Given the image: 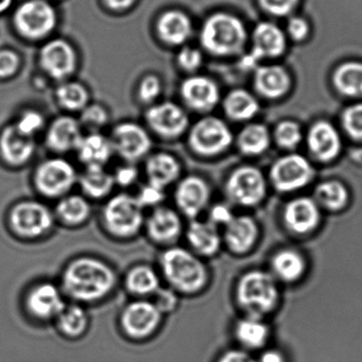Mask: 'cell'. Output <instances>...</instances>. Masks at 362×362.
I'll list each match as a JSON object with an SVG mask.
<instances>
[{
    "mask_svg": "<svg viewBox=\"0 0 362 362\" xmlns=\"http://www.w3.org/2000/svg\"><path fill=\"white\" fill-rule=\"evenodd\" d=\"M342 124L351 139L362 141V103L351 105L343 112Z\"/></svg>",
    "mask_w": 362,
    "mask_h": 362,
    "instance_id": "7bdbcfd3",
    "label": "cell"
},
{
    "mask_svg": "<svg viewBox=\"0 0 362 362\" xmlns=\"http://www.w3.org/2000/svg\"><path fill=\"white\" fill-rule=\"evenodd\" d=\"M313 168L310 163L298 154L283 156L273 164L271 182L279 192H288L306 186L313 180Z\"/></svg>",
    "mask_w": 362,
    "mask_h": 362,
    "instance_id": "5bb4252c",
    "label": "cell"
},
{
    "mask_svg": "<svg viewBox=\"0 0 362 362\" xmlns=\"http://www.w3.org/2000/svg\"><path fill=\"white\" fill-rule=\"evenodd\" d=\"M235 334L239 342L247 349H259L268 340L269 328L258 317H247L237 323Z\"/></svg>",
    "mask_w": 362,
    "mask_h": 362,
    "instance_id": "d590c367",
    "label": "cell"
},
{
    "mask_svg": "<svg viewBox=\"0 0 362 362\" xmlns=\"http://www.w3.org/2000/svg\"><path fill=\"white\" fill-rule=\"evenodd\" d=\"M16 126L21 132L28 135V136L33 137L37 131L43 128L44 119L41 114L37 113V112H25V113L21 116L20 120H18Z\"/></svg>",
    "mask_w": 362,
    "mask_h": 362,
    "instance_id": "bcb514c9",
    "label": "cell"
},
{
    "mask_svg": "<svg viewBox=\"0 0 362 362\" xmlns=\"http://www.w3.org/2000/svg\"><path fill=\"white\" fill-rule=\"evenodd\" d=\"M147 122L152 130L165 139H175L185 132L188 117L185 112L175 103L154 105L148 111Z\"/></svg>",
    "mask_w": 362,
    "mask_h": 362,
    "instance_id": "ac0fdd59",
    "label": "cell"
},
{
    "mask_svg": "<svg viewBox=\"0 0 362 362\" xmlns=\"http://www.w3.org/2000/svg\"><path fill=\"white\" fill-rule=\"evenodd\" d=\"M57 14L45 0H28L16 10L14 24L27 39L37 40L49 35L56 27Z\"/></svg>",
    "mask_w": 362,
    "mask_h": 362,
    "instance_id": "30bf717a",
    "label": "cell"
},
{
    "mask_svg": "<svg viewBox=\"0 0 362 362\" xmlns=\"http://www.w3.org/2000/svg\"><path fill=\"white\" fill-rule=\"evenodd\" d=\"M164 315L148 298H134L119 315L122 334L132 341L141 342L153 337L162 325Z\"/></svg>",
    "mask_w": 362,
    "mask_h": 362,
    "instance_id": "ba28073f",
    "label": "cell"
},
{
    "mask_svg": "<svg viewBox=\"0 0 362 362\" xmlns=\"http://www.w3.org/2000/svg\"><path fill=\"white\" fill-rule=\"evenodd\" d=\"M177 62L185 71H196L202 63V54L196 48L185 47L180 52Z\"/></svg>",
    "mask_w": 362,
    "mask_h": 362,
    "instance_id": "f907efd6",
    "label": "cell"
},
{
    "mask_svg": "<svg viewBox=\"0 0 362 362\" xmlns=\"http://www.w3.org/2000/svg\"><path fill=\"white\" fill-rule=\"evenodd\" d=\"M78 180L79 175L74 165L61 158L43 160L37 165L33 177L37 194L58 200L71 194Z\"/></svg>",
    "mask_w": 362,
    "mask_h": 362,
    "instance_id": "52a82bcc",
    "label": "cell"
},
{
    "mask_svg": "<svg viewBox=\"0 0 362 362\" xmlns=\"http://www.w3.org/2000/svg\"><path fill=\"white\" fill-rule=\"evenodd\" d=\"M107 122V112L99 105H90V107H86L83 113H82V122L88 128L99 129L105 126Z\"/></svg>",
    "mask_w": 362,
    "mask_h": 362,
    "instance_id": "681fc988",
    "label": "cell"
},
{
    "mask_svg": "<svg viewBox=\"0 0 362 362\" xmlns=\"http://www.w3.org/2000/svg\"><path fill=\"white\" fill-rule=\"evenodd\" d=\"M79 122L71 117H60L54 120L48 130L46 144L57 153L77 150L82 139Z\"/></svg>",
    "mask_w": 362,
    "mask_h": 362,
    "instance_id": "4316f807",
    "label": "cell"
},
{
    "mask_svg": "<svg viewBox=\"0 0 362 362\" xmlns=\"http://www.w3.org/2000/svg\"><path fill=\"white\" fill-rule=\"evenodd\" d=\"M182 97L196 111H209L219 101V90L215 82L206 77L188 78L182 83Z\"/></svg>",
    "mask_w": 362,
    "mask_h": 362,
    "instance_id": "d4e9b609",
    "label": "cell"
},
{
    "mask_svg": "<svg viewBox=\"0 0 362 362\" xmlns=\"http://www.w3.org/2000/svg\"><path fill=\"white\" fill-rule=\"evenodd\" d=\"M332 82L336 90L344 96H362V63H343L334 71Z\"/></svg>",
    "mask_w": 362,
    "mask_h": 362,
    "instance_id": "e575fe53",
    "label": "cell"
},
{
    "mask_svg": "<svg viewBox=\"0 0 362 362\" xmlns=\"http://www.w3.org/2000/svg\"><path fill=\"white\" fill-rule=\"evenodd\" d=\"M40 62L50 77L64 79L75 71V50L64 40H54L42 48Z\"/></svg>",
    "mask_w": 362,
    "mask_h": 362,
    "instance_id": "d6986e66",
    "label": "cell"
},
{
    "mask_svg": "<svg viewBox=\"0 0 362 362\" xmlns=\"http://www.w3.org/2000/svg\"><path fill=\"white\" fill-rule=\"evenodd\" d=\"M218 362H256L245 351H230L221 356Z\"/></svg>",
    "mask_w": 362,
    "mask_h": 362,
    "instance_id": "9f6ffc18",
    "label": "cell"
},
{
    "mask_svg": "<svg viewBox=\"0 0 362 362\" xmlns=\"http://www.w3.org/2000/svg\"><path fill=\"white\" fill-rule=\"evenodd\" d=\"M145 209L136 197L127 192L110 197L101 211V223L105 232L119 240L136 237L145 226Z\"/></svg>",
    "mask_w": 362,
    "mask_h": 362,
    "instance_id": "3957f363",
    "label": "cell"
},
{
    "mask_svg": "<svg viewBox=\"0 0 362 362\" xmlns=\"http://www.w3.org/2000/svg\"><path fill=\"white\" fill-rule=\"evenodd\" d=\"M111 143L114 152L131 164L143 160L151 149V139L145 129L131 122L119 124L113 131Z\"/></svg>",
    "mask_w": 362,
    "mask_h": 362,
    "instance_id": "2e32d148",
    "label": "cell"
},
{
    "mask_svg": "<svg viewBox=\"0 0 362 362\" xmlns=\"http://www.w3.org/2000/svg\"><path fill=\"white\" fill-rule=\"evenodd\" d=\"M188 141L194 153L209 158L226 151L232 144L233 134L221 119L205 117L194 124Z\"/></svg>",
    "mask_w": 362,
    "mask_h": 362,
    "instance_id": "9c48e42d",
    "label": "cell"
},
{
    "mask_svg": "<svg viewBox=\"0 0 362 362\" xmlns=\"http://www.w3.org/2000/svg\"><path fill=\"white\" fill-rule=\"evenodd\" d=\"M9 226L12 233L23 240H37L47 236L54 224V211L37 200H23L10 209Z\"/></svg>",
    "mask_w": 362,
    "mask_h": 362,
    "instance_id": "8992f818",
    "label": "cell"
},
{
    "mask_svg": "<svg viewBox=\"0 0 362 362\" xmlns=\"http://www.w3.org/2000/svg\"><path fill=\"white\" fill-rule=\"evenodd\" d=\"M135 0H105V4L113 10H124L134 4Z\"/></svg>",
    "mask_w": 362,
    "mask_h": 362,
    "instance_id": "680465c9",
    "label": "cell"
},
{
    "mask_svg": "<svg viewBox=\"0 0 362 362\" xmlns=\"http://www.w3.org/2000/svg\"><path fill=\"white\" fill-rule=\"evenodd\" d=\"M224 111L235 120H247L257 114L259 105L247 90H235L224 100Z\"/></svg>",
    "mask_w": 362,
    "mask_h": 362,
    "instance_id": "8d00e7d4",
    "label": "cell"
},
{
    "mask_svg": "<svg viewBox=\"0 0 362 362\" xmlns=\"http://www.w3.org/2000/svg\"><path fill=\"white\" fill-rule=\"evenodd\" d=\"M57 98L65 109L78 111L84 109L88 105V94L81 84L69 82L58 88Z\"/></svg>",
    "mask_w": 362,
    "mask_h": 362,
    "instance_id": "60d3db41",
    "label": "cell"
},
{
    "mask_svg": "<svg viewBox=\"0 0 362 362\" xmlns=\"http://www.w3.org/2000/svg\"><path fill=\"white\" fill-rule=\"evenodd\" d=\"M180 296H181L179 293L167 286L166 288L160 287L158 289V291L154 294L152 302L156 304L163 315H170L179 307Z\"/></svg>",
    "mask_w": 362,
    "mask_h": 362,
    "instance_id": "f6af8a7d",
    "label": "cell"
},
{
    "mask_svg": "<svg viewBox=\"0 0 362 362\" xmlns=\"http://www.w3.org/2000/svg\"><path fill=\"white\" fill-rule=\"evenodd\" d=\"M247 31L236 16L217 13L207 18L201 30L203 47L216 56H233L241 52Z\"/></svg>",
    "mask_w": 362,
    "mask_h": 362,
    "instance_id": "277c9868",
    "label": "cell"
},
{
    "mask_svg": "<svg viewBox=\"0 0 362 362\" xmlns=\"http://www.w3.org/2000/svg\"><path fill=\"white\" fill-rule=\"evenodd\" d=\"M35 151L33 137L21 132L16 124L7 127L0 135V154L10 166L21 167L27 164Z\"/></svg>",
    "mask_w": 362,
    "mask_h": 362,
    "instance_id": "ffe728a7",
    "label": "cell"
},
{
    "mask_svg": "<svg viewBox=\"0 0 362 362\" xmlns=\"http://www.w3.org/2000/svg\"><path fill=\"white\" fill-rule=\"evenodd\" d=\"M144 228L152 243L166 247L175 245L184 234L181 214L165 205L152 209L146 217Z\"/></svg>",
    "mask_w": 362,
    "mask_h": 362,
    "instance_id": "9a60e30c",
    "label": "cell"
},
{
    "mask_svg": "<svg viewBox=\"0 0 362 362\" xmlns=\"http://www.w3.org/2000/svg\"><path fill=\"white\" fill-rule=\"evenodd\" d=\"M288 33L294 41H304L309 33V25L304 18H291L288 22Z\"/></svg>",
    "mask_w": 362,
    "mask_h": 362,
    "instance_id": "11a10c76",
    "label": "cell"
},
{
    "mask_svg": "<svg viewBox=\"0 0 362 362\" xmlns=\"http://www.w3.org/2000/svg\"><path fill=\"white\" fill-rule=\"evenodd\" d=\"M11 4L12 0H0V13H3L6 10L9 9Z\"/></svg>",
    "mask_w": 362,
    "mask_h": 362,
    "instance_id": "91938a15",
    "label": "cell"
},
{
    "mask_svg": "<svg viewBox=\"0 0 362 362\" xmlns=\"http://www.w3.org/2000/svg\"><path fill=\"white\" fill-rule=\"evenodd\" d=\"M160 82L156 76H148L139 86V98L144 103H151L160 95Z\"/></svg>",
    "mask_w": 362,
    "mask_h": 362,
    "instance_id": "f5cc1de1",
    "label": "cell"
},
{
    "mask_svg": "<svg viewBox=\"0 0 362 362\" xmlns=\"http://www.w3.org/2000/svg\"><path fill=\"white\" fill-rule=\"evenodd\" d=\"M114 181L116 185L122 187H130L136 183L139 177V171L134 165L131 163H127L126 165L118 167L115 173H113Z\"/></svg>",
    "mask_w": 362,
    "mask_h": 362,
    "instance_id": "c3c4849f",
    "label": "cell"
},
{
    "mask_svg": "<svg viewBox=\"0 0 362 362\" xmlns=\"http://www.w3.org/2000/svg\"><path fill=\"white\" fill-rule=\"evenodd\" d=\"M266 190L264 175L251 166L236 169L226 184L228 199L241 206L258 204L264 199Z\"/></svg>",
    "mask_w": 362,
    "mask_h": 362,
    "instance_id": "7c38bea8",
    "label": "cell"
},
{
    "mask_svg": "<svg viewBox=\"0 0 362 362\" xmlns=\"http://www.w3.org/2000/svg\"><path fill=\"white\" fill-rule=\"evenodd\" d=\"M54 321L60 334L71 340L83 337L90 327V315L86 309L78 303L66 304Z\"/></svg>",
    "mask_w": 362,
    "mask_h": 362,
    "instance_id": "d6a6232c",
    "label": "cell"
},
{
    "mask_svg": "<svg viewBox=\"0 0 362 362\" xmlns=\"http://www.w3.org/2000/svg\"><path fill=\"white\" fill-rule=\"evenodd\" d=\"M236 298L249 317H264L276 307L279 290L274 279L264 271H251L237 285Z\"/></svg>",
    "mask_w": 362,
    "mask_h": 362,
    "instance_id": "5b68a950",
    "label": "cell"
},
{
    "mask_svg": "<svg viewBox=\"0 0 362 362\" xmlns=\"http://www.w3.org/2000/svg\"><path fill=\"white\" fill-rule=\"evenodd\" d=\"M254 86L262 96L269 99L281 98L290 88V77L281 66H262L256 69Z\"/></svg>",
    "mask_w": 362,
    "mask_h": 362,
    "instance_id": "f546056e",
    "label": "cell"
},
{
    "mask_svg": "<svg viewBox=\"0 0 362 362\" xmlns=\"http://www.w3.org/2000/svg\"><path fill=\"white\" fill-rule=\"evenodd\" d=\"M270 146V135L266 127L253 124L245 127L238 136V147L247 156H258Z\"/></svg>",
    "mask_w": 362,
    "mask_h": 362,
    "instance_id": "f35d334b",
    "label": "cell"
},
{
    "mask_svg": "<svg viewBox=\"0 0 362 362\" xmlns=\"http://www.w3.org/2000/svg\"><path fill=\"white\" fill-rule=\"evenodd\" d=\"M65 298L60 285L52 281H41L27 291L25 308L37 321H54L66 306Z\"/></svg>",
    "mask_w": 362,
    "mask_h": 362,
    "instance_id": "8fae6325",
    "label": "cell"
},
{
    "mask_svg": "<svg viewBox=\"0 0 362 362\" xmlns=\"http://www.w3.org/2000/svg\"><path fill=\"white\" fill-rule=\"evenodd\" d=\"M260 7L267 13L275 16H286L291 13L300 0H258Z\"/></svg>",
    "mask_w": 362,
    "mask_h": 362,
    "instance_id": "7dc6e473",
    "label": "cell"
},
{
    "mask_svg": "<svg viewBox=\"0 0 362 362\" xmlns=\"http://www.w3.org/2000/svg\"><path fill=\"white\" fill-rule=\"evenodd\" d=\"M307 145L313 156L321 162H330L341 151L340 135L329 122H315L308 132Z\"/></svg>",
    "mask_w": 362,
    "mask_h": 362,
    "instance_id": "7402d4cb",
    "label": "cell"
},
{
    "mask_svg": "<svg viewBox=\"0 0 362 362\" xmlns=\"http://www.w3.org/2000/svg\"><path fill=\"white\" fill-rule=\"evenodd\" d=\"M258 236V228L255 221L247 216L234 217L226 226L224 241L228 249L236 254L249 251Z\"/></svg>",
    "mask_w": 362,
    "mask_h": 362,
    "instance_id": "f1b7e54d",
    "label": "cell"
},
{
    "mask_svg": "<svg viewBox=\"0 0 362 362\" xmlns=\"http://www.w3.org/2000/svg\"><path fill=\"white\" fill-rule=\"evenodd\" d=\"M111 264L95 256H79L63 269L60 287L65 298L78 304H94L109 298L117 285Z\"/></svg>",
    "mask_w": 362,
    "mask_h": 362,
    "instance_id": "6da1fadb",
    "label": "cell"
},
{
    "mask_svg": "<svg viewBox=\"0 0 362 362\" xmlns=\"http://www.w3.org/2000/svg\"><path fill=\"white\" fill-rule=\"evenodd\" d=\"M160 277V273L150 264H135L124 275V288L133 298H148L162 287Z\"/></svg>",
    "mask_w": 362,
    "mask_h": 362,
    "instance_id": "484cf974",
    "label": "cell"
},
{
    "mask_svg": "<svg viewBox=\"0 0 362 362\" xmlns=\"http://www.w3.org/2000/svg\"><path fill=\"white\" fill-rule=\"evenodd\" d=\"M185 237L189 250L201 258L215 255L221 247V236L218 228L209 220H192L185 230Z\"/></svg>",
    "mask_w": 362,
    "mask_h": 362,
    "instance_id": "cb8c5ba5",
    "label": "cell"
},
{
    "mask_svg": "<svg viewBox=\"0 0 362 362\" xmlns=\"http://www.w3.org/2000/svg\"><path fill=\"white\" fill-rule=\"evenodd\" d=\"M145 173L147 183L166 190L181 180L182 165L173 154L158 152L146 160Z\"/></svg>",
    "mask_w": 362,
    "mask_h": 362,
    "instance_id": "44dd1931",
    "label": "cell"
},
{
    "mask_svg": "<svg viewBox=\"0 0 362 362\" xmlns=\"http://www.w3.org/2000/svg\"><path fill=\"white\" fill-rule=\"evenodd\" d=\"M275 141L284 149H293L302 141V131L296 122L285 120L275 129Z\"/></svg>",
    "mask_w": 362,
    "mask_h": 362,
    "instance_id": "b9f144b4",
    "label": "cell"
},
{
    "mask_svg": "<svg viewBox=\"0 0 362 362\" xmlns=\"http://www.w3.org/2000/svg\"><path fill=\"white\" fill-rule=\"evenodd\" d=\"M78 183L81 186L83 196L93 200L107 198L115 187L113 173L105 170V167H86L80 175Z\"/></svg>",
    "mask_w": 362,
    "mask_h": 362,
    "instance_id": "1f68e13d",
    "label": "cell"
},
{
    "mask_svg": "<svg viewBox=\"0 0 362 362\" xmlns=\"http://www.w3.org/2000/svg\"><path fill=\"white\" fill-rule=\"evenodd\" d=\"M165 192L166 190L162 189V188L146 183L145 185L139 188V192L135 194V197L144 209H148V207L153 209L164 203L165 198H166Z\"/></svg>",
    "mask_w": 362,
    "mask_h": 362,
    "instance_id": "ee69618b",
    "label": "cell"
},
{
    "mask_svg": "<svg viewBox=\"0 0 362 362\" xmlns=\"http://www.w3.org/2000/svg\"><path fill=\"white\" fill-rule=\"evenodd\" d=\"M286 48L285 35L271 23H260L254 29L253 48L251 54L243 59L245 67H253L258 61L264 58H276Z\"/></svg>",
    "mask_w": 362,
    "mask_h": 362,
    "instance_id": "e0dca14e",
    "label": "cell"
},
{
    "mask_svg": "<svg viewBox=\"0 0 362 362\" xmlns=\"http://www.w3.org/2000/svg\"><path fill=\"white\" fill-rule=\"evenodd\" d=\"M158 33L165 43L181 45L192 35V23L182 12L168 11L158 20Z\"/></svg>",
    "mask_w": 362,
    "mask_h": 362,
    "instance_id": "836d02e7",
    "label": "cell"
},
{
    "mask_svg": "<svg viewBox=\"0 0 362 362\" xmlns=\"http://www.w3.org/2000/svg\"><path fill=\"white\" fill-rule=\"evenodd\" d=\"M173 199L177 211L183 217L197 219L209 206L211 187L203 177L187 175L175 184Z\"/></svg>",
    "mask_w": 362,
    "mask_h": 362,
    "instance_id": "4fadbf2b",
    "label": "cell"
},
{
    "mask_svg": "<svg viewBox=\"0 0 362 362\" xmlns=\"http://www.w3.org/2000/svg\"><path fill=\"white\" fill-rule=\"evenodd\" d=\"M78 158L86 167H105L114 153L111 139L99 133L82 137L77 150Z\"/></svg>",
    "mask_w": 362,
    "mask_h": 362,
    "instance_id": "4dcf8cb0",
    "label": "cell"
},
{
    "mask_svg": "<svg viewBox=\"0 0 362 362\" xmlns=\"http://www.w3.org/2000/svg\"><path fill=\"white\" fill-rule=\"evenodd\" d=\"M20 66V59L11 50L0 52V78H7L14 75Z\"/></svg>",
    "mask_w": 362,
    "mask_h": 362,
    "instance_id": "816d5d0a",
    "label": "cell"
},
{
    "mask_svg": "<svg viewBox=\"0 0 362 362\" xmlns=\"http://www.w3.org/2000/svg\"><path fill=\"white\" fill-rule=\"evenodd\" d=\"M233 219H234V215L230 207L222 203L214 205L209 211V221L217 228L218 226H228Z\"/></svg>",
    "mask_w": 362,
    "mask_h": 362,
    "instance_id": "db71d44e",
    "label": "cell"
},
{
    "mask_svg": "<svg viewBox=\"0 0 362 362\" xmlns=\"http://www.w3.org/2000/svg\"><path fill=\"white\" fill-rule=\"evenodd\" d=\"M272 269L277 277L285 281H296L305 271V260L292 250L279 252L272 259Z\"/></svg>",
    "mask_w": 362,
    "mask_h": 362,
    "instance_id": "74e56055",
    "label": "cell"
},
{
    "mask_svg": "<svg viewBox=\"0 0 362 362\" xmlns=\"http://www.w3.org/2000/svg\"><path fill=\"white\" fill-rule=\"evenodd\" d=\"M319 205L313 199L298 198L288 203L284 213L286 226L296 234L313 232L320 222Z\"/></svg>",
    "mask_w": 362,
    "mask_h": 362,
    "instance_id": "603a6c76",
    "label": "cell"
},
{
    "mask_svg": "<svg viewBox=\"0 0 362 362\" xmlns=\"http://www.w3.org/2000/svg\"><path fill=\"white\" fill-rule=\"evenodd\" d=\"M347 199L349 194L343 184L337 181H328L317 186L313 200L320 206L330 211H339L346 205Z\"/></svg>",
    "mask_w": 362,
    "mask_h": 362,
    "instance_id": "ab89813d",
    "label": "cell"
},
{
    "mask_svg": "<svg viewBox=\"0 0 362 362\" xmlns=\"http://www.w3.org/2000/svg\"><path fill=\"white\" fill-rule=\"evenodd\" d=\"M158 266L167 286L180 296L200 293L209 281L206 264L187 247H166L158 258Z\"/></svg>",
    "mask_w": 362,
    "mask_h": 362,
    "instance_id": "7a4b0ae2",
    "label": "cell"
},
{
    "mask_svg": "<svg viewBox=\"0 0 362 362\" xmlns=\"http://www.w3.org/2000/svg\"><path fill=\"white\" fill-rule=\"evenodd\" d=\"M259 362H285V359L279 351L270 349L262 354Z\"/></svg>",
    "mask_w": 362,
    "mask_h": 362,
    "instance_id": "6f0895ef",
    "label": "cell"
},
{
    "mask_svg": "<svg viewBox=\"0 0 362 362\" xmlns=\"http://www.w3.org/2000/svg\"><path fill=\"white\" fill-rule=\"evenodd\" d=\"M56 219L69 228L83 226L92 216V205L83 194H69L59 199Z\"/></svg>",
    "mask_w": 362,
    "mask_h": 362,
    "instance_id": "83f0119b",
    "label": "cell"
}]
</instances>
